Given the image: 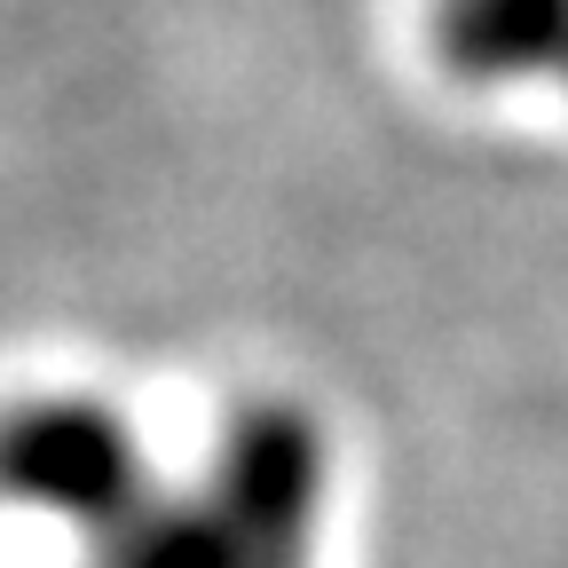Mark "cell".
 <instances>
[{
  "label": "cell",
  "instance_id": "1",
  "mask_svg": "<svg viewBox=\"0 0 568 568\" xmlns=\"http://www.w3.org/2000/svg\"><path fill=\"white\" fill-rule=\"evenodd\" d=\"M332 497L324 426L261 395L213 435L197 474H159L134 506L71 529V568H308Z\"/></svg>",
  "mask_w": 568,
  "mask_h": 568
},
{
  "label": "cell",
  "instance_id": "2",
  "mask_svg": "<svg viewBox=\"0 0 568 568\" xmlns=\"http://www.w3.org/2000/svg\"><path fill=\"white\" fill-rule=\"evenodd\" d=\"M159 474L166 466L142 426L95 387H55L0 410V506L63 537L134 506L142 489H159Z\"/></svg>",
  "mask_w": 568,
  "mask_h": 568
},
{
  "label": "cell",
  "instance_id": "3",
  "mask_svg": "<svg viewBox=\"0 0 568 568\" xmlns=\"http://www.w3.org/2000/svg\"><path fill=\"white\" fill-rule=\"evenodd\" d=\"M435 48L474 88L568 95V0H435Z\"/></svg>",
  "mask_w": 568,
  "mask_h": 568
}]
</instances>
